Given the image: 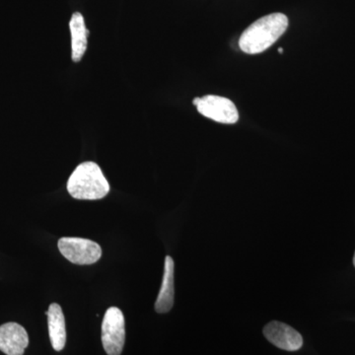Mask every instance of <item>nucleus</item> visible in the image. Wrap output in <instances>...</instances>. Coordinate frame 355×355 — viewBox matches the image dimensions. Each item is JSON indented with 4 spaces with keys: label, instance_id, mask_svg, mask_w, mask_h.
Returning <instances> with one entry per match:
<instances>
[{
    "label": "nucleus",
    "instance_id": "nucleus-6",
    "mask_svg": "<svg viewBox=\"0 0 355 355\" xmlns=\"http://www.w3.org/2000/svg\"><path fill=\"white\" fill-rule=\"evenodd\" d=\"M266 340L280 349L296 352L303 345L302 336L292 327L280 322L273 321L263 328Z\"/></svg>",
    "mask_w": 355,
    "mask_h": 355
},
{
    "label": "nucleus",
    "instance_id": "nucleus-11",
    "mask_svg": "<svg viewBox=\"0 0 355 355\" xmlns=\"http://www.w3.org/2000/svg\"><path fill=\"white\" fill-rule=\"evenodd\" d=\"M279 51L280 53H284V49H282V48L279 49Z\"/></svg>",
    "mask_w": 355,
    "mask_h": 355
},
{
    "label": "nucleus",
    "instance_id": "nucleus-9",
    "mask_svg": "<svg viewBox=\"0 0 355 355\" xmlns=\"http://www.w3.org/2000/svg\"><path fill=\"white\" fill-rule=\"evenodd\" d=\"M48 316L49 334L53 349L60 352L64 349L67 343V329L65 319L62 307L57 303H53L46 312Z\"/></svg>",
    "mask_w": 355,
    "mask_h": 355
},
{
    "label": "nucleus",
    "instance_id": "nucleus-10",
    "mask_svg": "<svg viewBox=\"0 0 355 355\" xmlns=\"http://www.w3.org/2000/svg\"><path fill=\"white\" fill-rule=\"evenodd\" d=\"M69 29L71 33L72 60L79 62L87 50L88 37V30L81 13H73L69 21Z\"/></svg>",
    "mask_w": 355,
    "mask_h": 355
},
{
    "label": "nucleus",
    "instance_id": "nucleus-12",
    "mask_svg": "<svg viewBox=\"0 0 355 355\" xmlns=\"http://www.w3.org/2000/svg\"><path fill=\"white\" fill-rule=\"evenodd\" d=\"M354 265L355 266V254H354Z\"/></svg>",
    "mask_w": 355,
    "mask_h": 355
},
{
    "label": "nucleus",
    "instance_id": "nucleus-1",
    "mask_svg": "<svg viewBox=\"0 0 355 355\" xmlns=\"http://www.w3.org/2000/svg\"><path fill=\"white\" fill-rule=\"evenodd\" d=\"M287 27L288 18L284 14L263 16L243 32L239 40L240 49L249 55L263 53L286 33Z\"/></svg>",
    "mask_w": 355,
    "mask_h": 355
},
{
    "label": "nucleus",
    "instance_id": "nucleus-8",
    "mask_svg": "<svg viewBox=\"0 0 355 355\" xmlns=\"http://www.w3.org/2000/svg\"><path fill=\"white\" fill-rule=\"evenodd\" d=\"M175 263L170 256L165 258L164 275H163L162 286L157 299H156V312L164 314L169 312L174 305L175 287H174Z\"/></svg>",
    "mask_w": 355,
    "mask_h": 355
},
{
    "label": "nucleus",
    "instance_id": "nucleus-3",
    "mask_svg": "<svg viewBox=\"0 0 355 355\" xmlns=\"http://www.w3.org/2000/svg\"><path fill=\"white\" fill-rule=\"evenodd\" d=\"M102 343L108 355H121L125 342V323L119 308L110 307L102 323Z\"/></svg>",
    "mask_w": 355,
    "mask_h": 355
},
{
    "label": "nucleus",
    "instance_id": "nucleus-2",
    "mask_svg": "<svg viewBox=\"0 0 355 355\" xmlns=\"http://www.w3.org/2000/svg\"><path fill=\"white\" fill-rule=\"evenodd\" d=\"M67 191L76 200H101L108 195L110 184L99 166L84 162L77 166L69 177Z\"/></svg>",
    "mask_w": 355,
    "mask_h": 355
},
{
    "label": "nucleus",
    "instance_id": "nucleus-7",
    "mask_svg": "<svg viewBox=\"0 0 355 355\" xmlns=\"http://www.w3.org/2000/svg\"><path fill=\"white\" fill-rule=\"evenodd\" d=\"M29 345L27 331L17 323L0 326V350L6 355H23Z\"/></svg>",
    "mask_w": 355,
    "mask_h": 355
},
{
    "label": "nucleus",
    "instance_id": "nucleus-4",
    "mask_svg": "<svg viewBox=\"0 0 355 355\" xmlns=\"http://www.w3.org/2000/svg\"><path fill=\"white\" fill-rule=\"evenodd\" d=\"M60 253L70 263L76 265H93L101 259L102 249L99 244L83 238L62 237L58 240Z\"/></svg>",
    "mask_w": 355,
    "mask_h": 355
},
{
    "label": "nucleus",
    "instance_id": "nucleus-5",
    "mask_svg": "<svg viewBox=\"0 0 355 355\" xmlns=\"http://www.w3.org/2000/svg\"><path fill=\"white\" fill-rule=\"evenodd\" d=\"M193 105L198 111L205 118L217 123L233 125L239 121V114L234 103L227 98L220 96L207 95L202 98H196Z\"/></svg>",
    "mask_w": 355,
    "mask_h": 355
}]
</instances>
